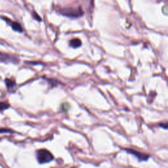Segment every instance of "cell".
I'll return each mask as SVG.
<instances>
[{
	"mask_svg": "<svg viewBox=\"0 0 168 168\" xmlns=\"http://www.w3.org/2000/svg\"><path fill=\"white\" fill-rule=\"evenodd\" d=\"M9 107L10 106L8 103L0 102V111H2V110H5L6 109H7V108H9Z\"/></svg>",
	"mask_w": 168,
	"mask_h": 168,
	"instance_id": "7",
	"label": "cell"
},
{
	"mask_svg": "<svg viewBox=\"0 0 168 168\" xmlns=\"http://www.w3.org/2000/svg\"><path fill=\"white\" fill-rule=\"evenodd\" d=\"M13 131L11 129H6V128H0V133H12Z\"/></svg>",
	"mask_w": 168,
	"mask_h": 168,
	"instance_id": "8",
	"label": "cell"
},
{
	"mask_svg": "<svg viewBox=\"0 0 168 168\" xmlns=\"http://www.w3.org/2000/svg\"><path fill=\"white\" fill-rule=\"evenodd\" d=\"M61 13L66 17L76 18L83 15L82 10L80 8L74 9V8H65L62 10Z\"/></svg>",
	"mask_w": 168,
	"mask_h": 168,
	"instance_id": "2",
	"label": "cell"
},
{
	"mask_svg": "<svg viewBox=\"0 0 168 168\" xmlns=\"http://www.w3.org/2000/svg\"><path fill=\"white\" fill-rule=\"evenodd\" d=\"M70 45L72 47L78 48L81 45V41L80 39H73L70 41Z\"/></svg>",
	"mask_w": 168,
	"mask_h": 168,
	"instance_id": "5",
	"label": "cell"
},
{
	"mask_svg": "<svg viewBox=\"0 0 168 168\" xmlns=\"http://www.w3.org/2000/svg\"><path fill=\"white\" fill-rule=\"evenodd\" d=\"M160 127H163V129H166L167 128V123H160Z\"/></svg>",
	"mask_w": 168,
	"mask_h": 168,
	"instance_id": "9",
	"label": "cell"
},
{
	"mask_svg": "<svg viewBox=\"0 0 168 168\" xmlns=\"http://www.w3.org/2000/svg\"><path fill=\"white\" fill-rule=\"evenodd\" d=\"M124 150L129 154H131L132 155H134L135 156L137 157L139 161H147L149 160V158H150V156L149 154L142 153V152L136 151V150H134L133 149H126Z\"/></svg>",
	"mask_w": 168,
	"mask_h": 168,
	"instance_id": "3",
	"label": "cell"
},
{
	"mask_svg": "<svg viewBox=\"0 0 168 168\" xmlns=\"http://www.w3.org/2000/svg\"><path fill=\"white\" fill-rule=\"evenodd\" d=\"M5 84L9 91H12L16 86L15 81H13L12 79H6Z\"/></svg>",
	"mask_w": 168,
	"mask_h": 168,
	"instance_id": "4",
	"label": "cell"
},
{
	"mask_svg": "<svg viewBox=\"0 0 168 168\" xmlns=\"http://www.w3.org/2000/svg\"><path fill=\"white\" fill-rule=\"evenodd\" d=\"M12 27L15 30L19 31L20 32H22V31H23V28H22L21 26L17 23H13L12 24Z\"/></svg>",
	"mask_w": 168,
	"mask_h": 168,
	"instance_id": "6",
	"label": "cell"
},
{
	"mask_svg": "<svg viewBox=\"0 0 168 168\" xmlns=\"http://www.w3.org/2000/svg\"><path fill=\"white\" fill-rule=\"evenodd\" d=\"M36 159L40 164H44L52 162L54 156L48 150L39 149L36 151Z\"/></svg>",
	"mask_w": 168,
	"mask_h": 168,
	"instance_id": "1",
	"label": "cell"
}]
</instances>
